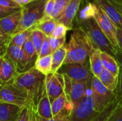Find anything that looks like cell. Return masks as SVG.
<instances>
[{"instance_id": "obj_41", "label": "cell", "mask_w": 122, "mask_h": 121, "mask_svg": "<svg viewBox=\"0 0 122 121\" xmlns=\"http://www.w3.org/2000/svg\"><path fill=\"white\" fill-rule=\"evenodd\" d=\"M29 121H39L38 114L36 111V108L30 103V118Z\"/></svg>"}, {"instance_id": "obj_50", "label": "cell", "mask_w": 122, "mask_h": 121, "mask_svg": "<svg viewBox=\"0 0 122 121\" xmlns=\"http://www.w3.org/2000/svg\"><path fill=\"white\" fill-rule=\"evenodd\" d=\"M31 1H35V0H31Z\"/></svg>"}, {"instance_id": "obj_29", "label": "cell", "mask_w": 122, "mask_h": 121, "mask_svg": "<svg viewBox=\"0 0 122 121\" xmlns=\"http://www.w3.org/2000/svg\"><path fill=\"white\" fill-rule=\"evenodd\" d=\"M71 113V111L64 109L51 118H44L38 116V119L39 121H70Z\"/></svg>"}, {"instance_id": "obj_21", "label": "cell", "mask_w": 122, "mask_h": 121, "mask_svg": "<svg viewBox=\"0 0 122 121\" xmlns=\"http://www.w3.org/2000/svg\"><path fill=\"white\" fill-rule=\"evenodd\" d=\"M101 58L104 68L108 70L116 76H119L120 72V65L116 58L104 51L101 52Z\"/></svg>"}, {"instance_id": "obj_1", "label": "cell", "mask_w": 122, "mask_h": 121, "mask_svg": "<svg viewBox=\"0 0 122 121\" xmlns=\"http://www.w3.org/2000/svg\"><path fill=\"white\" fill-rule=\"evenodd\" d=\"M45 78L46 76L34 66L26 71L18 73L7 84H11L25 93L30 103L36 108L45 90Z\"/></svg>"}, {"instance_id": "obj_38", "label": "cell", "mask_w": 122, "mask_h": 121, "mask_svg": "<svg viewBox=\"0 0 122 121\" xmlns=\"http://www.w3.org/2000/svg\"><path fill=\"white\" fill-rule=\"evenodd\" d=\"M21 8L20 9H13V8H6L0 6V19H3L9 15H11L13 13H15L19 10H21Z\"/></svg>"}, {"instance_id": "obj_45", "label": "cell", "mask_w": 122, "mask_h": 121, "mask_svg": "<svg viewBox=\"0 0 122 121\" xmlns=\"http://www.w3.org/2000/svg\"><path fill=\"white\" fill-rule=\"evenodd\" d=\"M114 57L116 58V59L117 60V61L119 62L120 66L122 67V50L119 49L117 51Z\"/></svg>"}, {"instance_id": "obj_35", "label": "cell", "mask_w": 122, "mask_h": 121, "mask_svg": "<svg viewBox=\"0 0 122 121\" xmlns=\"http://www.w3.org/2000/svg\"><path fill=\"white\" fill-rule=\"evenodd\" d=\"M67 31H69V30L64 25L58 23L51 36L54 38H57V39L66 37V34Z\"/></svg>"}, {"instance_id": "obj_14", "label": "cell", "mask_w": 122, "mask_h": 121, "mask_svg": "<svg viewBox=\"0 0 122 121\" xmlns=\"http://www.w3.org/2000/svg\"><path fill=\"white\" fill-rule=\"evenodd\" d=\"M21 11L19 10L0 19V29L6 35L12 36L19 25Z\"/></svg>"}, {"instance_id": "obj_32", "label": "cell", "mask_w": 122, "mask_h": 121, "mask_svg": "<svg viewBox=\"0 0 122 121\" xmlns=\"http://www.w3.org/2000/svg\"><path fill=\"white\" fill-rule=\"evenodd\" d=\"M116 104L117 106L122 107V67L120 66V72L119 75V82L117 88L115 91Z\"/></svg>"}, {"instance_id": "obj_30", "label": "cell", "mask_w": 122, "mask_h": 121, "mask_svg": "<svg viewBox=\"0 0 122 121\" xmlns=\"http://www.w3.org/2000/svg\"><path fill=\"white\" fill-rule=\"evenodd\" d=\"M23 49L24 51L25 55L26 56V57L28 58H29L30 60L34 61H36V59L38 58V54L36 51V49H35L34 44L30 38L28 39V41L24 44Z\"/></svg>"}, {"instance_id": "obj_20", "label": "cell", "mask_w": 122, "mask_h": 121, "mask_svg": "<svg viewBox=\"0 0 122 121\" xmlns=\"http://www.w3.org/2000/svg\"><path fill=\"white\" fill-rule=\"evenodd\" d=\"M57 24L58 22L55 19H52L50 16L44 15L42 19H41L34 26V29L41 31L46 36L51 37Z\"/></svg>"}, {"instance_id": "obj_47", "label": "cell", "mask_w": 122, "mask_h": 121, "mask_svg": "<svg viewBox=\"0 0 122 121\" xmlns=\"http://www.w3.org/2000/svg\"><path fill=\"white\" fill-rule=\"evenodd\" d=\"M110 2H112L113 4L117 5L122 8V0H109Z\"/></svg>"}, {"instance_id": "obj_13", "label": "cell", "mask_w": 122, "mask_h": 121, "mask_svg": "<svg viewBox=\"0 0 122 121\" xmlns=\"http://www.w3.org/2000/svg\"><path fill=\"white\" fill-rule=\"evenodd\" d=\"M82 1L83 0H71L57 22L64 25L69 31L73 30L74 21L79 10Z\"/></svg>"}, {"instance_id": "obj_48", "label": "cell", "mask_w": 122, "mask_h": 121, "mask_svg": "<svg viewBox=\"0 0 122 121\" xmlns=\"http://www.w3.org/2000/svg\"><path fill=\"white\" fill-rule=\"evenodd\" d=\"M111 3H112V2H111ZM113 5H114V6L117 7V9H118V11H119V13L121 14V15L122 16V7H120V6H117V5H115V4H113Z\"/></svg>"}, {"instance_id": "obj_2", "label": "cell", "mask_w": 122, "mask_h": 121, "mask_svg": "<svg viewBox=\"0 0 122 121\" xmlns=\"http://www.w3.org/2000/svg\"><path fill=\"white\" fill-rule=\"evenodd\" d=\"M64 46L66 56L64 64L86 63L87 57L94 49L86 33L77 26L74 27L69 41Z\"/></svg>"}, {"instance_id": "obj_43", "label": "cell", "mask_w": 122, "mask_h": 121, "mask_svg": "<svg viewBox=\"0 0 122 121\" xmlns=\"http://www.w3.org/2000/svg\"><path fill=\"white\" fill-rule=\"evenodd\" d=\"M117 40L119 43V46L120 49L122 50V29L117 28Z\"/></svg>"}, {"instance_id": "obj_28", "label": "cell", "mask_w": 122, "mask_h": 121, "mask_svg": "<svg viewBox=\"0 0 122 121\" xmlns=\"http://www.w3.org/2000/svg\"><path fill=\"white\" fill-rule=\"evenodd\" d=\"M70 1L71 0H56L54 7L52 13L50 15V17L55 19L57 21L64 13Z\"/></svg>"}, {"instance_id": "obj_15", "label": "cell", "mask_w": 122, "mask_h": 121, "mask_svg": "<svg viewBox=\"0 0 122 121\" xmlns=\"http://www.w3.org/2000/svg\"><path fill=\"white\" fill-rule=\"evenodd\" d=\"M18 73L16 64L6 56H4L0 70V86L9 83Z\"/></svg>"}, {"instance_id": "obj_9", "label": "cell", "mask_w": 122, "mask_h": 121, "mask_svg": "<svg viewBox=\"0 0 122 121\" xmlns=\"http://www.w3.org/2000/svg\"><path fill=\"white\" fill-rule=\"evenodd\" d=\"M63 76L64 78V93L74 108L84 98L91 83L76 81L66 76Z\"/></svg>"}, {"instance_id": "obj_33", "label": "cell", "mask_w": 122, "mask_h": 121, "mask_svg": "<svg viewBox=\"0 0 122 121\" xmlns=\"http://www.w3.org/2000/svg\"><path fill=\"white\" fill-rule=\"evenodd\" d=\"M66 42V37L63 38H54V37H49V43H50V46L52 51V53L56 51L58 48L64 46L65 45Z\"/></svg>"}, {"instance_id": "obj_26", "label": "cell", "mask_w": 122, "mask_h": 121, "mask_svg": "<svg viewBox=\"0 0 122 121\" xmlns=\"http://www.w3.org/2000/svg\"><path fill=\"white\" fill-rule=\"evenodd\" d=\"M35 68L44 76H47L51 73V55L44 56L41 58H37L35 65Z\"/></svg>"}, {"instance_id": "obj_16", "label": "cell", "mask_w": 122, "mask_h": 121, "mask_svg": "<svg viewBox=\"0 0 122 121\" xmlns=\"http://www.w3.org/2000/svg\"><path fill=\"white\" fill-rule=\"evenodd\" d=\"M92 1L102 9L117 28L122 29V16L114 5L109 0H92Z\"/></svg>"}, {"instance_id": "obj_5", "label": "cell", "mask_w": 122, "mask_h": 121, "mask_svg": "<svg viewBox=\"0 0 122 121\" xmlns=\"http://www.w3.org/2000/svg\"><path fill=\"white\" fill-rule=\"evenodd\" d=\"M90 88L94 109L98 113L103 112L111 104L116 103L115 93L108 90L94 76H92Z\"/></svg>"}, {"instance_id": "obj_42", "label": "cell", "mask_w": 122, "mask_h": 121, "mask_svg": "<svg viewBox=\"0 0 122 121\" xmlns=\"http://www.w3.org/2000/svg\"><path fill=\"white\" fill-rule=\"evenodd\" d=\"M11 36H9V35L5 34L0 29V41H1L4 44H6V45L9 46V42L11 41Z\"/></svg>"}, {"instance_id": "obj_7", "label": "cell", "mask_w": 122, "mask_h": 121, "mask_svg": "<svg viewBox=\"0 0 122 121\" xmlns=\"http://www.w3.org/2000/svg\"><path fill=\"white\" fill-rule=\"evenodd\" d=\"M94 4H95L94 18L96 21H97L101 29L102 30V31L104 32V34H105L109 42L112 44V45L117 50H119L120 48L119 46L117 36V27L109 19V17L107 15V14L102 10V9L96 3H94Z\"/></svg>"}, {"instance_id": "obj_19", "label": "cell", "mask_w": 122, "mask_h": 121, "mask_svg": "<svg viewBox=\"0 0 122 121\" xmlns=\"http://www.w3.org/2000/svg\"><path fill=\"white\" fill-rule=\"evenodd\" d=\"M101 52L102 51L100 50L94 48V51L89 56L90 70L93 76L97 78L99 77L102 70L104 69V66L101 58Z\"/></svg>"}, {"instance_id": "obj_44", "label": "cell", "mask_w": 122, "mask_h": 121, "mask_svg": "<svg viewBox=\"0 0 122 121\" xmlns=\"http://www.w3.org/2000/svg\"><path fill=\"white\" fill-rule=\"evenodd\" d=\"M7 47H8V45L0 41V57H4L6 55Z\"/></svg>"}, {"instance_id": "obj_22", "label": "cell", "mask_w": 122, "mask_h": 121, "mask_svg": "<svg viewBox=\"0 0 122 121\" xmlns=\"http://www.w3.org/2000/svg\"><path fill=\"white\" fill-rule=\"evenodd\" d=\"M98 78L108 90L115 92L118 86L119 76H114L110 71L104 68Z\"/></svg>"}, {"instance_id": "obj_11", "label": "cell", "mask_w": 122, "mask_h": 121, "mask_svg": "<svg viewBox=\"0 0 122 121\" xmlns=\"http://www.w3.org/2000/svg\"><path fill=\"white\" fill-rule=\"evenodd\" d=\"M5 56L16 64L18 73L26 71L33 68L35 65L36 61L28 58L25 55L23 48L19 46L9 45Z\"/></svg>"}, {"instance_id": "obj_12", "label": "cell", "mask_w": 122, "mask_h": 121, "mask_svg": "<svg viewBox=\"0 0 122 121\" xmlns=\"http://www.w3.org/2000/svg\"><path fill=\"white\" fill-rule=\"evenodd\" d=\"M45 88L51 103L64 92V76L56 73H51L46 76Z\"/></svg>"}, {"instance_id": "obj_24", "label": "cell", "mask_w": 122, "mask_h": 121, "mask_svg": "<svg viewBox=\"0 0 122 121\" xmlns=\"http://www.w3.org/2000/svg\"><path fill=\"white\" fill-rule=\"evenodd\" d=\"M66 56V49L65 46L58 48L51 54V73H56L63 66Z\"/></svg>"}, {"instance_id": "obj_34", "label": "cell", "mask_w": 122, "mask_h": 121, "mask_svg": "<svg viewBox=\"0 0 122 121\" xmlns=\"http://www.w3.org/2000/svg\"><path fill=\"white\" fill-rule=\"evenodd\" d=\"M52 54V51L50 46V43H49V37L46 36L44 43L42 44V46L41 48L40 52L38 55V58H41L44 56H46Z\"/></svg>"}, {"instance_id": "obj_27", "label": "cell", "mask_w": 122, "mask_h": 121, "mask_svg": "<svg viewBox=\"0 0 122 121\" xmlns=\"http://www.w3.org/2000/svg\"><path fill=\"white\" fill-rule=\"evenodd\" d=\"M45 38H46V36L41 31H39L36 29H34L32 30L30 39L34 44V46L38 55L40 52L41 48L42 46V44L44 43Z\"/></svg>"}, {"instance_id": "obj_46", "label": "cell", "mask_w": 122, "mask_h": 121, "mask_svg": "<svg viewBox=\"0 0 122 121\" xmlns=\"http://www.w3.org/2000/svg\"><path fill=\"white\" fill-rule=\"evenodd\" d=\"M16 4H17L18 5H19L21 7H22L23 6L29 4L30 1H31V0H13Z\"/></svg>"}, {"instance_id": "obj_40", "label": "cell", "mask_w": 122, "mask_h": 121, "mask_svg": "<svg viewBox=\"0 0 122 121\" xmlns=\"http://www.w3.org/2000/svg\"><path fill=\"white\" fill-rule=\"evenodd\" d=\"M56 0H47L45 5V16H50L53 11Z\"/></svg>"}, {"instance_id": "obj_23", "label": "cell", "mask_w": 122, "mask_h": 121, "mask_svg": "<svg viewBox=\"0 0 122 121\" xmlns=\"http://www.w3.org/2000/svg\"><path fill=\"white\" fill-rule=\"evenodd\" d=\"M73 108V105L70 103L64 92L51 103V112L53 116L64 109H69L72 111Z\"/></svg>"}, {"instance_id": "obj_17", "label": "cell", "mask_w": 122, "mask_h": 121, "mask_svg": "<svg viewBox=\"0 0 122 121\" xmlns=\"http://www.w3.org/2000/svg\"><path fill=\"white\" fill-rule=\"evenodd\" d=\"M22 108L16 105L0 103V121H16Z\"/></svg>"}, {"instance_id": "obj_31", "label": "cell", "mask_w": 122, "mask_h": 121, "mask_svg": "<svg viewBox=\"0 0 122 121\" xmlns=\"http://www.w3.org/2000/svg\"><path fill=\"white\" fill-rule=\"evenodd\" d=\"M116 106H117L116 103L111 104L103 112L99 113L97 115V116L95 117L92 121H107V119L109 118V116L111 115V113L113 112V111L115 108Z\"/></svg>"}, {"instance_id": "obj_8", "label": "cell", "mask_w": 122, "mask_h": 121, "mask_svg": "<svg viewBox=\"0 0 122 121\" xmlns=\"http://www.w3.org/2000/svg\"><path fill=\"white\" fill-rule=\"evenodd\" d=\"M58 73L68 76L71 79L91 83L93 74L90 70L89 66L86 63H69L64 64L58 71Z\"/></svg>"}, {"instance_id": "obj_6", "label": "cell", "mask_w": 122, "mask_h": 121, "mask_svg": "<svg viewBox=\"0 0 122 121\" xmlns=\"http://www.w3.org/2000/svg\"><path fill=\"white\" fill-rule=\"evenodd\" d=\"M99 113L95 111L90 87L84 98L71 111L70 121H92Z\"/></svg>"}, {"instance_id": "obj_4", "label": "cell", "mask_w": 122, "mask_h": 121, "mask_svg": "<svg viewBox=\"0 0 122 121\" xmlns=\"http://www.w3.org/2000/svg\"><path fill=\"white\" fill-rule=\"evenodd\" d=\"M46 1L47 0H35L23 6L21 9V17L19 25L13 35L29 29L34 28L45 15Z\"/></svg>"}, {"instance_id": "obj_18", "label": "cell", "mask_w": 122, "mask_h": 121, "mask_svg": "<svg viewBox=\"0 0 122 121\" xmlns=\"http://www.w3.org/2000/svg\"><path fill=\"white\" fill-rule=\"evenodd\" d=\"M36 111L39 116L44 118H51L53 117L51 112V103L47 95L46 88L42 94L41 99L39 100Z\"/></svg>"}, {"instance_id": "obj_36", "label": "cell", "mask_w": 122, "mask_h": 121, "mask_svg": "<svg viewBox=\"0 0 122 121\" xmlns=\"http://www.w3.org/2000/svg\"><path fill=\"white\" fill-rule=\"evenodd\" d=\"M107 121H122V107L116 106Z\"/></svg>"}, {"instance_id": "obj_10", "label": "cell", "mask_w": 122, "mask_h": 121, "mask_svg": "<svg viewBox=\"0 0 122 121\" xmlns=\"http://www.w3.org/2000/svg\"><path fill=\"white\" fill-rule=\"evenodd\" d=\"M0 103H10L21 108L30 103L27 95L11 84L0 86Z\"/></svg>"}, {"instance_id": "obj_25", "label": "cell", "mask_w": 122, "mask_h": 121, "mask_svg": "<svg viewBox=\"0 0 122 121\" xmlns=\"http://www.w3.org/2000/svg\"><path fill=\"white\" fill-rule=\"evenodd\" d=\"M34 29V28H31V29H29L27 30L23 31L21 32L17 33V34L11 36V41H10L9 45L16 46L23 48L24 44H26V42L30 38L31 31Z\"/></svg>"}, {"instance_id": "obj_3", "label": "cell", "mask_w": 122, "mask_h": 121, "mask_svg": "<svg viewBox=\"0 0 122 121\" xmlns=\"http://www.w3.org/2000/svg\"><path fill=\"white\" fill-rule=\"evenodd\" d=\"M75 24L76 26L79 27L86 33L94 48L108 53L114 56H115L118 50L115 48L109 42L99 26L94 16L84 19H75L74 25Z\"/></svg>"}, {"instance_id": "obj_37", "label": "cell", "mask_w": 122, "mask_h": 121, "mask_svg": "<svg viewBox=\"0 0 122 121\" xmlns=\"http://www.w3.org/2000/svg\"><path fill=\"white\" fill-rule=\"evenodd\" d=\"M30 118V103L24 107L16 121H29Z\"/></svg>"}, {"instance_id": "obj_39", "label": "cell", "mask_w": 122, "mask_h": 121, "mask_svg": "<svg viewBox=\"0 0 122 121\" xmlns=\"http://www.w3.org/2000/svg\"><path fill=\"white\" fill-rule=\"evenodd\" d=\"M0 6L6 8H13V9L21 8L19 5L16 4L13 0H0Z\"/></svg>"}, {"instance_id": "obj_49", "label": "cell", "mask_w": 122, "mask_h": 121, "mask_svg": "<svg viewBox=\"0 0 122 121\" xmlns=\"http://www.w3.org/2000/svg\"><path fill=\"white\" fill-rule=\"evenodd\" d=\"M3 59H4V57H0V70H1V65H2Z\"/></svg>"}]
</instances>
